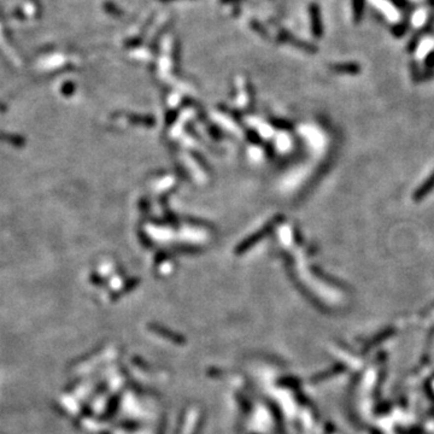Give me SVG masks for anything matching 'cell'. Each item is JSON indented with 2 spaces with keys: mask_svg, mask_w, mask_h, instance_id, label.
I'll list each match as a JSON object with an SVG mask.
<instances>
[{
  "mask_svg": "<svg viewBox=\"0 0 434 434\" xmlns=\"http://www.w3.org/2000/svg\"><path fill=\"white\" fill-rule=\"evenodd\" d=\"M252 26L255 27L256 28V31L258 32V33H261V34H263V35H266V32L263 31V27L262 26H260V24H258L257 22H252Z\"/></svg>",
  "mask_w": 434,
  "mask_h": 434,
  "instance_id": "10",
  "label": "cell"
},
{
  "mask_svg": "<svg viewBox=\"0 0 434 434\" xmlns=\"http://www.w3.org/2000/svg\"><path fill=\"white\" fill-rule=\"evenodd\" d=\"M365 11V0H352V13L355 23H360Z\"/></svg>",
  "mask_w": 434,
  "mask_h": 434,
  "instance_id": "4",
  "label": "cell"
},
{
  "mask_svg": "<svg viewBox=\"0 0 434 434\" xmlns=\"http://www.w3.org/2000/svg\"><path fill=\"white\" fill-rule=\"evenodd\" d=\"M430 4L432 5V6H434V0H430Z\"/></svg>",
  "mask_w": 434,
  "mask_h": 434,
  "instance_id": "12",
  "label": "cell"
},
{
  "mask_svg": "<svg viewBox=\"0 0 434 434\" xmlns=\"http://www.w3.org/2000/svg\"><path fill=\"white\" fill-rule=\"evenodd\" d=\"M426 66H427L428 68H433L434 67V51L428 55L427 59H426Z\"/></svg>",
  "mask_w": 434,
  "mask_h": 434,
  "instance_id": "9",
  "label": "cell"
},
{
  "mask_svg": "<svg viewBox=\"0 0 434 434\" xmlns=\"http://www.w3.org/2000/svg\"><path fill=\"white\" fill-rule=\"evenodd\" d=\"M406 29H408V23L404 22L401 24H398V26L393 27L392 33H393V35H396V36H401V35H404L406 33Z\"/></svg>",
  "mask_w": 434,
  "mask_h": 434,
  "instance_id": "6",
  "label": "cell"
},
{
  "mask_svg": "<svg viewBox=\"0 0 434 434\" xmlns=\"http://www.w3.org/2000/svg\"><path fill=\"white\" fill-rule=\"evenodd\" d=\"M279 40L282 42H290V44L295 45L296 47L301 48V50H305L306 52H316L317 51L316 47H315L314 45L308 44V42L300 41V40L296 39V37H293L292 35L288 34L287 32H281V33L279 34Z\"/></svg>",
  "mask_w": 434,
  "mask_h": 434,
  "instance_id": "2",
  "label": "cell"
},
{
  "mask_svg": "<svg viewBox=\"0 0 434 434\" xmlns=\"http://www.w3.org/2000/svg\"><path fill=\"white\" fill-rule=\"evenodd\" d=\"M239 1H242V0H221V2H223V4H231V2H239Z\"/></svg>",
  "mask_w": 434,
  "mask_h": 434,
  "instance_id": "11",
  "label": "cell"
},
{
  "mask_svg": "<svg viewBox=\"0 0 434 434\" xmlns=\"http://www.w3.org/2000/svg\"><path fill=\"white\" fill-rule=\"evenodd\" d=\"M391 1H392L396 6L400 7V9H405V7H408L409 5L406 0H391Z\"/></svg>",
  "mask_w": 434,
  "mask_h": 434,
  "instance_id": "8",
  "label": "cell"
},
{
  "mask_svg": "<svg viewBox=\"0 0 434 434\" xmlns=\"http://www.w3.org/2000/svg\"><path fill=\"white\" fill-rule=\"evenodd\" d=\"M161 1H172V0H161Z\"/></svg>",
  "mask_w": 434,
  "mask_h": 434,
  "instance_id": "13",
  "label": "cell"
},
{
  "mask_svg": "<svg viewBox=\"0 0 434 434\" xmlns=\"http://www.w3.org/2000/svg\"><path fill=\"white\" fill-rule=\"evenodd\" d=\"M104 6H105V9H106V11L112 13V15H117V16L122 15V11H121V10L118 9L115 4H112V2H106Z\"/></svg>",
  "mask_w": 434,
  "mask_h": 434,
  "instance_id": "7",
  "label": "cell"
},
{
  "mask_svg": "<svg viewBox=\"0 0 434 434\" xmlns=\"http://www.w3.org/2000/svg\"><path fill=\"white\" fill-rule=\"evenodd\" d=\"M310 17H311V31L316 37H320L323 33L322 20H321L320 6L317 4L310 5Z\"/></svg>",
  "mask_w": 434,
  "mask_h": 434,
  "instance_id": "1",
  "label": "cell"
},
{
  "mask_svg": "<svg viewBox=\"0 0 434 434\" xmlns=\"http://www.w3.org/2000/svg\"><path fill=\"white\" fill-rule=\"evenodd\" d=\"M334 70L339 72H347V74H357L361 71L360 66L355 63H344V64H338V66L334 67Z\"/></svg>",
  "mask_w": 434,
  "mask_h": 434,
  "instance_id": "5",
  "label": "cell"
},
{
  "mask_svg": "<svg viewBox=\"0 0 434 434\" xmlns=\"http://www.w3.org/2000/svg\"><path fill=\"white\" fill-rule=\"evenodd\" d=\"M433 187H434V172L432 175H431V177L427 180V181H426V183H423L421 187L416 191V193L414 195V199L419 200V199L423 198V197H425L426 195H428V193L432 191Z\"/></svg>",
  "mask_w": 434,
  "mask_h": 434,
  "instance_id": "3",
  "label": "cell"
}]
</instances>
